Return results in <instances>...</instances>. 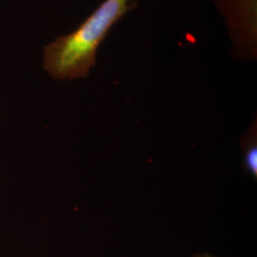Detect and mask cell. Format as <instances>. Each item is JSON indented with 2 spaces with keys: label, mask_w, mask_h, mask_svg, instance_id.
Instances as JSON below:
<instances>
[{
  "label": "cell",
  "mask_w": 257,
  "mask_h": 257,
  "mask_svg": "<svg viewBox=\"0 0 257 257\" xmlns=\"http://www.w3.org/2000/svg\"><path fill=\"white\" fill-rule=\"evenodd\" d=\"M225 23L230 55L238 61L257 59V0H212Z\"/></svg>",
  "instance_id": "cell-2"
},
{
  "label": "cell",
  "mask_w": 257,
  "mask_h": 257,
  "mask_svg": "<svg viewBox=\"0 0 257 257\" xmlns=\"http://www.w3.org/2000/svg\"><path fill=\"white\" fill-rule=\"evenodd\" d=\"M256 121L250 126L242 139L243 167L254 177L257 175Z\"/></svg>",
  "instance_id": "cell-3"
},
{
  "label": "cell",
  "mask_w": 257,
  "mask_h": 257,
  "mask_svg": "<svg viewBox=\"0 0 257 257\" xmlns=\"http://www.w3.org/2000/svg\"><path fill=\"white\" fill-rule=\"evenodd\" d=\"M135 5V0H104L78 27L43 48L44 70L56 80L87 77L95 66L98 49L111 28Z\"/></svg>",
  "instance_id": "cell-1"
},
{
  "label": "cell",
  "mask_w": 257,
  "mask_h": 257,
  "mask_svg": "<svg viewBox=\"0 0 257 257\" xmlns=\"http://www.w3.org/2000/svg\"><path fill=\"white\" fill-rule=\"evenodd\" d=\"M193 257H217L214 256V255H212V254H210V253H201V254H197V255H195V256Z\"/></svg>",
  "instance_id": "cell-4"
}]
</instances>
